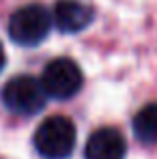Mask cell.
Instances as JSON below:
<instances>
[{
  "instance_id": "obj_4",
  "label": "cell",
  "mask_w": 157,
  "mask_h": 159,
  "mask_svg": "<svg viewBox=\"0 0 157 159\" xmlns=\"http://www.w3.org/2000/svg\"><path fill=\"white\" fill-rule=\"evenodd\" d=\"M41 86L48 97L71 99L82 88V71L71 58H54L43 69Z\"/></svg>"
},
{
  "instance_id": "obj_1",
  "label": "cell",
  "mask_w": 157,
  "mask_h": 159,
  "mask_svg": "<svg viewBox=\"0 0 157 159\" xmlns=\"http://www.w3.org/2000/svg\"><path fill=\"white\" fill-rule=\"evenodd\" d=\"M35 148L43 159H67L76 148V127L67 116H50L35 131Z\"/></svg>"
},
{
  "instance_id": "obj_3",
  "label": "cell",
  "mask_w": 157,
  "mask_h": 159,
  "mask_svg": "<svg viewBox=\"0 0 157 159\" xmlns=\"http://www.w3.org/2000/svg\"><path fill=\"white\" fill-rule=\"evenodd\" d=\"M45 90L41 86V82L30 75H17V78L9 80L0 93V99L7 110L22 114V116H30L41 112L45 106Z\"/></svg>"
},
{
  "instance_id": "obj_8",
  "label": "cell",
  "mask_w": 157,
  "mask_h": 159,
  "mask_svg": "<svg viewBox=\"0 0 157 159\" xmlns=\"http://www.w3.org/2000/svg\"><path fill=\"white\" fill-rule=\"evenodd\" d=\"M4 67V50H2V43H0V71Z\"/></svg>"
},
{
  "instance_id": "obj_5",
  "label": "cell",
  "mask_w": 157,
  "mask_h": 159,
  "mask_svg": "<svg viewBox=\"0 0 157 159\" xmlns=\"http://www.w3.org/2000/svg\"><path fill=\"white\" fill-rule=\"evenodd\" d=\"M125 138L114 127H101L93 131L84 148L86 159H125Z\"/></svg>"
},
{
  "instance_id": "obj_6",
  "label": "cell",
  "mask_w": 157,
  "mask_h": 159,
  "mask_svg": "<svg viewBox=\"0 0 157 159\" xmlns=\"http://www.w3.org/2000/svg\"><path fill=\"white\" fill-rule=\"evenodd\" d=\"M95 17L93 7L80 0H58L54 7V24L60 32H80Z\"/></svg>"
},
{
  "instance_id": "obj_7",
  "label": "cell",
  "mask_w": 157,
  "mask_h": 159,
  "mask_svg": "<svg viewBox=\"0 0 157 159\" xmlns=\"http://www.w3.org/2000/svg\"><path fill=\"white\" fill-rule=\"evenodd\" d=\"M133 133L144 144H157V103L144 106L133 116Z\"/></svg>"
},
{
  "instance_id": "obj_2",
  "label": "cell",
  "mask_w": 157,
  "mask_h": 159,
  "mask_svg": "<svg viewBox=\"0 0 157 159\" xmlns=\"http://www.w3.org/2000/svg\"><path fill=\"white\" fill-rule=\"evenodd\" d=\"M52 28V15L41 4H26L17 9L9 20V37L17 45H39Z\"/></svg>"
}]
</instances>
